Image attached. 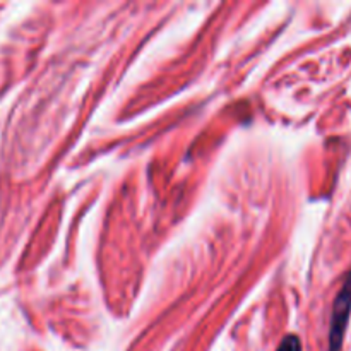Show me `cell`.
Segmentation results:
<instances>
[{
    "label": "cell",
    "instance_id": "7a4b0ae2",
    "mask_svg": "<svg viewBox=\"0 0 351 351\" xmlns=\"http://www.w3.org/2000/svg\"><path fill=\"white\" fill-rule=\"evenodd\" d=\"M278 351H302V345H300V339L297 338V336L290 335L287 336V338L281 341L280 348Z\"/></svg>",
    "mask_w": 351,
    "mask_h": 351
},
{
    "label": "cell",
    "instance_id": "6da1fadb",
    "mask_svg": "<svg viewBox=\"0 0 351 351\" xmlns=\"http://www.w3.org/2000/svg\"><path fill=\"white\" fill-rule=\"evenodd\" d=\"M351 314V271L346 276L343 288L339 290L335 300L331 317V331H329V351H341L343 339H345L346 326H348Z\"/></svg>",
    "mask_w": 351,
    "mask_h": 351
}]
</instances>
